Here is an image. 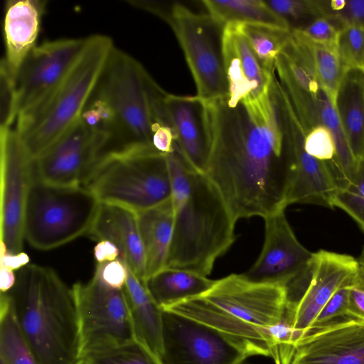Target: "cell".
Here are the masks:
<instances>
[{
  "mask_svg": "<svg viewBox=\"0 0 364 364\" xmlns=\"http://www.w3.org/2000/svg\"><path fill=\"white\" fill-rule=\"evenodd\" d=\"M273 83L235 107L225 98L206 100L211 150L205 173L236 220L286 209L290 162Z\"/></svg>",
  "mask_w": 364,
  "mask_h": 364,
  "instance_id": "cell-1",
  "label": "cell"
},
{
  "mask_svg": "<svg viewBox=\"0 0 364 364\" xmlns=\"http://www.w3.org/2000/svg\"><path fill=\"white\" fill-rule=\"evenodd\" d=\"M171 181L173 228L165 267L207 277L234 243L236 219L205 173L194 168L176 144L165 154Z\"/></svg>",
  "mask_w": 364,
  "mask_h": 364,
  "instance_id": "cell-2",
  "label": "cell"
},
{
  "mask_svg": "<svg viewBox=\"0 0 364 364\" xmlns=\"http://www.w3.org/2000/svg\"><path fill=\"white\" fill-rule=\"evenodd\" d=\"M287 291L284 285L252 281L243 274L216 280L201 296L167 309L207 324L225 333L251 355L273 359L274 327L284 317Z\"/></svg>",
  "mask_w": 364,
  "mask_h": 364,
  "instance_id": "cell-3",
  "label": "cell"
},
{
  "mask_svg": "<svg viewBox=\"0 0 364 364\" xmlns=\"http://www.w3.org/2000/svg\"><path fill=\"white\" fill-rule=\"evenodd\" d=\"M5 294L38 364H80V335L72 289L53 269L26 264Z\"/></svg>",
  "mask_w": 364,
  "mask_h": 364,
  "instance_id": "cell-4",
  "label": "cell"
},
{
  "mask_svg": "<svg viewBox=\"0 0 364 364\" xmlns=\"http://www.w3.org/2000/svg\"><path fill=\"white\" fill-rule=\"evenodd\" d=\"M114 48L109 36L87 37L83 49L56 87L18 117L16 130L33 161L80 119Z\"/></svg>",
  "mask_w": 364,
  "mask_h": 364,
  "instance_id": "cell-5",
  "label": "cell"
},
{
  "mask_svg": "<svg viewBox=\"0 0 364 364\" xmlns=\"http://www.w3.org/2000/svg\"><path fill=\"white\" fill-rule=\"evenodd\" d=\"M83 186L100 203L136 213L164 203L172 193L166 156L149 144L127 148L103 158Z\"/></svg>",
  "mask_w": 364,
  "mask_h": 364,
  "instance_id": "cell-6",
  "label": "cell"
},
{
  "mask_svg": "<svg viewBox=\"0 0 364 364\" xmlns=\"http://www.w3.org/2000/svg\"><path fill=\"white\" fill-rule=\"evenodd\" d=\"M166 93L136 60L114 48L95 92L111 108L117 124V139L109 154L152 145V125Z\"/></svg>",
  "mask_w": 364,
  "mask_h": 364,
  "instance_id": "cell-7",
  "label": "cell"
},
{
  "mask_svg": "<svg viewBox=\"0 0 364 364\" xmlns=\"http://www.w3.org/2000/svg\"><path fill=\"white\" fill-rule=\"evenodd\" d=\"M100 203L84 186L49 183L32 176L24 212V239L36 249L48 250L87 235Z\"/></svg>",
  "mask_w": 364,
  "mask_h": 364,
  "instance_id": "cell-8",
  "label": "cell"
},
{
  "mask_svg": "<svg viewBox=\"0 0 364 364\" xmlns=\"http://www.w3.org/2000/svg\"><path fill=\"white\" fill-rule=\"evenodd\" d=\"M173 29L183 51L197 88V96L217 100L228 96L223 55L224 26L210 15L174 4L161 16Z\"/></svg>",
  "mask_w": 364,
  "mask_h": 364,
  "instance_id": "cell-9",
  "label": "cell"
},
{
  "mask_svg": "<svg viewBox=\"0 0 364 364\" xmlns=\"http://www.w3.org/2000/svg\"><path fill=\"white\" fill-rule=\"evenodd\" d=\"M71 289L82 358L136 339L124 288L111 287L94 275L87 283H76Z\"/></svg>",
  "mask_w": 364,
  "mask_h": 364,
  "instance_id": "cell-10",
  "label": "cell"
},
{
  "mask_svg": "<svg viewBox=\"0 0 364 364\" xmlns=\"http://www.w3.org/2000/svg\"><path fill=\"white\" fill-rule=\"evenodd\" d=\"M251 355L221 331L162 310V364H242Z\"/></svg>",
  "mask_w": 364,
  "mask_h": 364,
  "instance_id": "cell-11",
  "label": "cell"
},
{
  "mask_svg": "<svg viewBox=\"0 0 364 364\" xmlns=\"http://www.w3.org/2000/svg\"><path fill=\"white\" fill-rule=\"evenodd\" d=\"M283 133L290 161L286 208L302 203L331 208L339 190L330 165L310 156L304 149L305 131L284 90L277 96Z\"/></svg>",
  "mask_w": 364,
  "mask_h": 364,
  "instance_id": "cell-12",
  "label": "cell"
},
{
  "mask_svg": "<svg viewBox=\"0 0 364 364\" xmlns=\"http://www.w3.org/2000/svg\"><path fill=\"white\" fill-rule=\"evenodd\" d=\"M1 255L22 252L26 198L33 160L18 133L0 129Z\"/></svg>",
  "mask_w": 364,
  "mask_h": 364,
  "instance_id": "cell-13",
  "label": "cell"
},
{
  "mask_svg": "<svg viewBox=\"0 0 364 364\" xmlns=\"http://www.w3.org/2000/svg\"><path fill=\"white\" fill-rule=\"evenodd\" d=\"M112 136L93 129L81 119L33 162V176L62 186H82L112 142Z\"/></svg>",
  "mask_w": 364,
  "mask_h": 364,
  "instance_id": "cell-14",
  "label": "cell"
},
{
  "mask_svg": "<svg viewBox=\"0 0 364 364\" xmlns=\"http://www.w3.org/2000/svg\"><path fill=\"white\" fill-rule=\"evenodd\" d=\"M357 274L358 263L353 257L324 250L313 252L306 282L294 296L287 299L286 314L295 346L332 296L353 284Z\"/></svg>",
  "mask_w": 364,
  "mask_h": 364,
  "instance_id": "cell-15",
  "label": "cell"
},
{
  "mask_svg": "<svg viewBox=\"0 0 364 364\" xmlns=\"http://www.w3.org/2000/svg\"><path fill=\"white\" fill-rule=\"evenodd\" d=\"M264 240L262 251L254 264L243 275L262 282L277 283L289 289L308 274L313 252L296 238L285 210L264 218Z\"/></svg>",
  "mask_w": 364,
  "mask_h": 364,
  "instance_id": "cell-16",
  "label": "cell"
},
{
  "mask_svg": "<svg viewBox=\"0 0 364 364\" xmlns=\"http://www.w3.org/2000/svg\"><path fill=\"white\" fill-rule=\"evenodd\" d=\"M86 41L87 37L47 41L36 45L29 53L16 78L18 117L36 107L56 87L83 49Z\"/></svg>",
  "mask_w": 364,
  "mask_h": 364,
  "instance_id": "cell-17",
  "label": "cell"
},
{
  "mask_svg": "<svg viewBox=\"0 0 364 364\" xmlns=\"http://www.w3.org/2000/svg\"><path fill=\"white\" fill-rule=\"evenodd\" d=\"M291 364H364V319L344 318L296 343Z\"/></svg>",
  "mask_w": 364,
  "mask_h": 364,
  "instance_id": "cell-18",
  "label": "cell"
},
{
  "mask_svg": "<svg viewBox=\"0 0 364 364\" xmlns=\"http://www.w3.org/2000/svg\"><path fill=\"white\" fill-rule=\"evenodd\" d=\"M164 107L176 146L196 170L205 173L211 150V135L205 100L198 96L167 93Z\"/></svg>",
  "mask_w": 364,
  "mask_h": 364,
  "instance_id": "cell-19",
  "label": "cell"
},
{
  "mask_svg": "<svg viewBox=\"0 0 364 364\" xmlns=\"http://www.w3.org/2000/svg\"><path fill=\"white\" fill-rule=\"evenodd\" d=\"M223 55L229 90L225 100L229 107L269 92L274 74L262 66L237 23L223 28Z\"/></svg>",
  "mask_w": 364,
  "mask_h": 364,
  "instance_id": "cell-20",
  "label": "cell"
},
{
  "mask_svg": "<svg viewBox=\"0 0 364 364\" xmlns=\"http://www.w3.org/2000/svg\"><path fill=\"white\" fill-rule=\"evenodd\" d=\"M88 235L107 240L119 251V258L142 282L145 279V255L137 213L124 207L101 203Z\"/></svg>",
  "mask_w": 364,
  "mask_h": 364,
  "instance_id": "cell-21",
  "label": "cell"
},
{
  "mask_svg": "<svg viewBox=\"0 0 364 364\" xmlns=\"http://www.w3.org/2000/svg\"><path fill=\"white\" fill-rule=\"evenodd\" d=\"M46 4L44 0H9L5 4L2 60L16 80L24 60L36 46Z\"/></svg>",
  "mask_w": 364,
  "mask_h": 364,
  "instance_id": "cell-22",
  "label": "cell"
},
{
  "mask_svg": "<svg viewBox=\"0 0 364 364\" xmlns=\"http://www.w3.org/2000/svg\"><path fill=\"white\" fill-rule=\"evenodd\" d=\"M336 109L353 157L364 159V74L348 70L337 95Z\"/></svg>",
  "mask_w": 364,
  "mask_h": 364,
  "instance_id": "cell-23",
  "label": "cell"
},
{
  "mask_svg": "<svg viewBox=\"0 0 364 364\" xmlns=\"http://www.w3.org/2000/svg\"><path fill=\"white\" fill-rule=\"evenodd\" d=\"M289 41L336 108L338 90L348 70L337 48L313 41L297 28H291Z\"/></svg>",
  "mask_w": 364,
  "mask_h": 364,
  "instance_id": "cell-24",
  "label": "cell"
},
{
  "mask_svg": "<svg viewBox=\"0 0 364 364\" xmlns=\"http://www.w3.org/2000/svg\"><path fill=\"white\" fill-rule=\"evenodd\" d=\"M137 218L145 255V281L166 267L173 228L171 198L138 213Z\"/></svg>",
  "mask_w": 364,
  "mask_h": 364,
  "instance_id": "cell-25",
  "label": "cell"
},
{
  "mask_svg": "<svg viewBox=\"0 0 364 364\" xmlns=\"http://www.w3.org/2000/svg\"><path fill=\"white\" fill-rule=\"evenodd\" d=\"M127 269L124 290L135 338L159 357L161 350L162 309L152 299L144 282Z\"/></svg>",
  "mask_w": 364,
  "mask_h": 364,
  "instance_id": "cell-26",
  "label": "cell"
},
{
  "mask_svg": "<svg viewBox=\"0 0 364 364\" xmlns=\"http://www.w3.org/2000/svg\"><path fill=\"white\" fill-rule=\"evenodd\" d=\"M216 280L187 270L164 267L148 277L144 284L162 309L209 291Z\"/></svg>",
  "mask_w": 364,
  "mask_h": 364,
  "instance_id": "cell-27",
  "label": "cell"
},
{
  "mask_svg": "<svg viewBox=\"0 0 364 364\" xmlns=\"http://www.w3.org/2000/svg\"><path fill=\"white\" fill-rule=\"evenodd\" d=\"M201 3L216 22L263 24L291 29L289 23L261 0H203Z\"/></svg>",
  "mask_w": 364,
  "mask_h": 364,
  "instance_id": "cell-28",
  "label": "cell"
},
{
  "mask_svg": "<svg viewBox=\"0 0 364 364\" xmlns=\"http://www.w3.org/2000/svg\"><path fill=\"white\" fill-rule=\"evenodd\" d=\"M0 360L4 364H38L5 293H1Z\"/></svg>",
  "mask_w": 364,
  "mask_h": 364,
  "instance_id": "cell-29",
  "label": "cell"
},
{
  "mask_svg": "<svg viewBox=\"0 0 364 364\" xmlns=\"http://www.w3.org/2000/svg\"><path fill=\"white\" fill-rule=\"evenodd\" d=\"M237 26L264 69L274 74L277 57L287 43L291 28L263 24L237 23Z\"/></svg>",
  "mask_w": 364,
  "mask_h": 364,
  "instance_id": "cell-30",
  "label": "cell"
},
{
  "mask_svg": "<svg viewBox=\"0 0 364 364\" xmlns=\"http://www.w3.org/2000/svg\"><path fill=\"white\" fill-rule=\"evenodd\" d=\"M84 364H162L159 357L136 339L82 358Z\"/></svg>",
  "mask_w": 364,
  "mask_h": 364,
  "instance_id": "cell-31",
  "label": "cell"
},
{
  "mask_svg": "<svg viewBox=\"0 0 364 364\" xmlns=\"http://www.w3.org/2000/svg\"><path fill=\"white\" fill-rule=\"evenodd\" d=\"M331 207L346 212L364 232V159L359 164L353 183L334 195Z\"/></svg>",
  "mask_w": 364,
  "mask_h": 364,
  "instance_id": "cell-32",
  "label": "cell"
},
{
  "mask_svg": "<svg viewBox=\"0 0 364 364\" xmlns=\"http://www.w3.org/2000/svg\"><path fill=\"white\" fill-rule=\"evenodd\" d=\"M337 50L348 70L364 74V26L346 25L340 28Z\"/></svg>",
  "mask_w": 364,
  "mask_h": 364,
  "instance_id": "cell-33",
  "label": "cell"
},
{
  "mask_svg": "<svg viewBox=\"0 0 364 364\" xmlns=\"http://www.w3.org/2000/svg\"><path fill=\"white\" fill-rule=\"evenodd\" d=\"M19 112L16 80L10 74L4 61L0 63V125L11 128Z\"/></svg>",
  "mask_w": 364,
  "mask_h": 364,
  "instance_id": "cell-34",
  "label": "cell"
},
{
  "mask_svg": "<svg viewBox=\"0 0 364 364\" xmlns=\"http://www.w3.org/2000/svg\"><path fill=\"white\" fill-rule=\"evenodd\" d=\"M266 2L289 23V21L324 18L321 0H272Z\"/></svg>",
  "mask_w": 364,
  "mask_h": 364,
  "instance_id": "cell-35",
  "label": "cell"
},
{
  "mask_svg": "<svg viewBox=\"0 0 364 364\" xmlns=\"http://www.w3.org/2000/svg\"><path fill=\"white\" fill-rule=\"evenodd\" d=\"M304 144L305 151L318 160L331 162L336 156L333 136L330 130L323 125L309 129L305 133Z\"/></svg>",
  "mask_w": 364,
  "mask_h": 364,
  "instance_id": "cell-36",
  "label": "cell"
},
{
  "mask_svg": "<svg viewBox=\"0 0 364 364\" xmlns=\"http://www.w3.org/2000/svg\"><path fill=\"white\" fill-rule=\"evenodd\" d=\"M349 285L339 289L322 309L304 336L332 322L349 317Z\"/></svg>",
  "mask_w": 364,
  "mask_h": 364,
  "instance_id": "cell-37",
  "label": "cell"
},
{
  "mask_svg": "<svg viewBox=\"0 0 364 364\" xmlns=\"http://www.w3.org/2000/svg\"><path fill=\"white\" fill-rule=\"evenodd\" d=\"M297 28L313 41L337 48L340 28L331 20L318 17Z\"/></svg>",
  "mask_w": 364,
  "mask_h": 364,
  "instance_id": "cell-38",
  "label": "cell"
},
{
  "mask_svg": "<svg viewBox=\"0 0 364 364\" xmlns=\"http://www.w3.org/2000/svg\"><path fill=\"white\" fill-rule=\"evenodd\" d=\"M128 269L120 259L97 264L94 275L105 284L123 289L127 279Z\"/></svg>",
  "mask_w": 364,
  "mask_h": 364,
  "instance_id": "cell-39",
  "label": "cell"
},
{
  "mask_svg": "<svg viewBox=\"0 0 364 364\" xmlns=\"http://www.w3.org/2000/svg\"><path fill=\"white\" fill-rule=\"evenodd\" d=\"M331 21L339 28L346 25L364 26V0H347L343 8L333 17Z\"/></svg>",
  "mask_w": 364,
  "mask_h": 364,
  "instance_id": "cell-40",
  "label": "cell"
},
{
  "mask_svg": "<svg viewBox=\"0 0 364 364\" xmlns=\"http://www.w3.org/2000/svg\"><path fill=\"white\" fill-rule=\"evenodd\" d=\"M175 135L168 126L154 123L151 128V144L159 152L167 154L172 153L175 147Z\"/></svg>",
  "mask_w": 364,
  "mask_h": 364,
  "instance_id": "cell-41",
  "label": "cell"
},
{
  "mask_svg": "<svg viewBox=\"0 0 364 364\" xmlns=\"http://www.w3.org/2000/svg\"><path fill=\"white\" fill-rule=\"evenodd\" d=\"M349 317L364 319V285L358 277L349 287Z\"/></svg>",
  "mask_w": 364,
  "mask_h": 364,
  "instance_id": "cell-42",
  "label": "cell"
},
{
  "mask_svg": "<svg viewBox=\"0 0 364 364\" xmlns=\"http://www.w3.org/2000/svg\"><path fill=\"white\" fill-rule=\"evenodd\" d=\"M94 255L97 264L114 261L119 258L118 248L107 240L99 241L95 247Z\"/></svg>",
  "mask_w": 364,
  "mask_h": 364,
  "instance_id": "cell-43",
  "label": "cell"
},
{
  "mask_svg": "<svg viewBox=\"0 0 364 364\" xmlns=\"http://www.w3.org/2000/svg\"><path fill=\"white\" fill-rule=\"evenodd\" d=\"M28 261L29 258L24 252L18 255H1V267L13 271L26 266Z\"/></svg>",
  "mask_w": 364,
  "mask_h": 364,
  "instance_id": "cell-44",
  "label": "cell"
},
{
  "mask_svg": "<svg viewBox=\"0 0 364 364\" xmlns=\"http://www.w3.org/2000/svg\"><path fill=\"white\" fill-rule=\"evenodd\" d=\"M16 282V275L14 271L6 267H1L0 269V289L1 293H6L10 291Z\"/></svg>",
  "mask_w": 364,
  "mask_h": 364,
  "instance_id": "cell-45",
  "label": "cell"
},
{
  "mask_svg": "<svg viewBox=\"0 0 364 364\" xmlns=\"http://www.w3.org/2000/svg\"><path fill=\"white\" fill-rule=\"evenodd\" d=\"M356 259L358 263V280L364 285V247Z\"/></svg>",
  "mask_w": 364,
  "mask_h": 364,
  "instance_id": "cell-46",
  "label": "cell"
},
{
  "mask_svg": "<svg viewBox=\"0 0 364 364\" xmlns=\"http://www.w3.org/2000/svg\"><path fill=\"white\" fill-rule=\"evenodd\" d=\"M0 364H4V363L1 360H0Z\"/></svg>",
  "mask_w": 364,
  "mask_h": 364,
  "instance_id": "cell-47",
  "label": "cell"
},
{
  "mask_svg": "<svg viewBox=\"0 0 364 364\" xmlns=\"http://www.w3.org/2000/svg\"><path fill=\"white\" fill-rule=\"evenodd\" d=\"M80 364H84L82 360H81V362L80 363Z\"/></svg>",
  "mask_w": 364,
  "mask_h": 364,
  "instance_id": "cell-48",
  "label": "cell"
}]
</instances>
